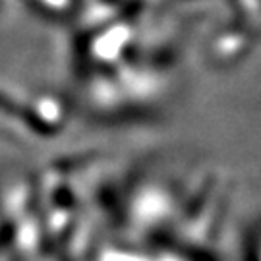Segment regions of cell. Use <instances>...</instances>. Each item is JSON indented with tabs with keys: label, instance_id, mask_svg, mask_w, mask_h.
<instances>
[{
	"label": "cell",
	"instance_id": "obj_1",
	"mask_svg": "<svg viewBox=\"0 0 261 261\" xmlns=\"http://www.w3.org/2000/svg\"><path fill=\"white\" fill-rule=\"evenodd\" d=\"M0 111H4L6 114H10V116H18L25 126H29L33 132H37V134L45 136V138L56 134V126H50V124H48L47 120H43L39 114L28 111V109H23V107H19L18 103H14L12 99H8L6 95H2V93H0Z\"/></svg>",
	"mask_w": 261,
	"mask_h": 261
}]
</instances>
